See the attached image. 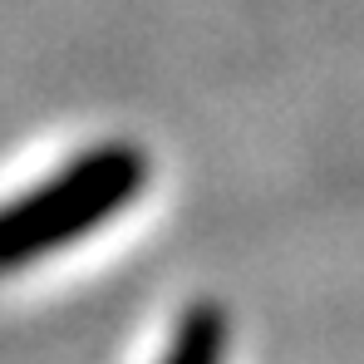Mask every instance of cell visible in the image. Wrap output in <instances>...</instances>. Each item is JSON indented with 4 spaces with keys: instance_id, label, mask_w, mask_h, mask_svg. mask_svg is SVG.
Returning <instances> with one entry per match:
<instances>
[{
    "instance_id": "cell-1",
    "label": "cell",
    "mask_w": 364,
    "mask_h": 364,
    "mask_svg": "<svg viewBox=\"0 0 364 364\" xmlns=\"http://www.w3.org/2000/svg\"><path fill=\"white\" fill-rule=\"evenodd\" d=\"M143 182H148V158L133 143L89 148L79 163L60 168L30 197L0 212V271L79 242L89 227L109 222L123 202H133Z\"/></svg>"
},
{
    "instance_id": "cell-2",
    "label": "cell",
    "mask_w": 364,
    "mask_h": 364,
    "mask_svg": "<svg viewBox=\"0 0 364 364\" xmlns=\"http://www.w3.org/2000/svg\"><path fill=\"white\" fill-rule=\"evenodd\" d=\"M227 360V325H217V315H197L178 330L173 360L168 364H222Z\"/></svg>"
}]
</instances>
